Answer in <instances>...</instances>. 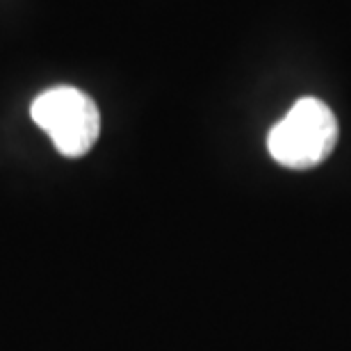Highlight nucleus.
<instances>
[{
    "mask_svg": "<svg viewBox=\"0 0 351 351\" xmlns=\"http://www.w3.org/2000/svg\"><path fill=\"white\" fill-rule=\"evenodd\" d=\"M30 117L66 158H82L101 135V112L75 87L46 89L32 101Z\"/></svg>",
    "mask_w": 351,
    "mask_h": 351,
    "instance_id": "obj_2",
    "label": "nucleus"
},
{
    "mask_svg": "<svg viewBox=\"0 0 351 351\" xmlns=\"http://www.w3.org/2000/svg\"><path fill=\"white\" fill-rule=\"evenodd\" d=\"M338 144V119L319 98H301L269 130L267 149L287 169H313Z\"/></svg>",
    "mask_w": 351,
    "mask_h": 351,
    "instance_id": "obj_1",
    "label": "nucleus"
}]
</instances>
